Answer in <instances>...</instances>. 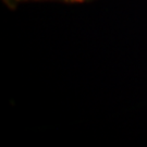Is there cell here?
Returning <instances> with one entry per match:
<instances>
[{
    "label": "cell",
    "instance_id": "1",
    "mask_svg": "<svg viewBox=\"0 0 147 147\" xmlns=\"http://www.w3.org/2000/svg\"><path fill=\"white\" fill-rule=\"evenodd\" d=\"M67 1H81V0H67Z\"/></svg>",
    "mask_w": 147,
    "mask_h": 147
}]
</instances>
